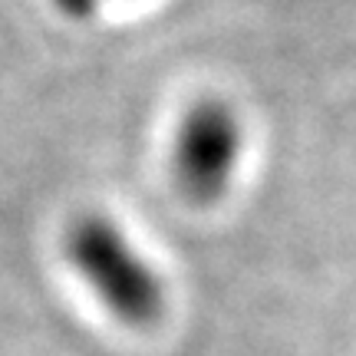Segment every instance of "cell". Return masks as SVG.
I'll use <instances>...</instances> for the list:
<instances>
[{
	"label": "cell",
	"mask_w": 356,
	"mask_h": 356,
	"mask_svg": "<svg viewBox=\"0 0 356 356\" xmlns=\"http://www.w3.org/2000/svg\"><path fill=\"white\" fill-rule=\"evenodd\" d=\"M66 261L115 320L149 327L162 317L165 284L113 218H76L66 231Z\"/></svg>",
	"instance_id": "6da1fadb"
},
{
	"label": "cell",
	"mask_w": 356,
	"mask_h": 356,
	"mask_svg": "<svg viewBox=\"0 0 356 356\" xmlns=\"http://www.w3.org/2000/svg\"><path fill=\"white\" fill-rule=\"evenodd\" d=\"M244 126L221 99H202L188 109L175 136V181L191 202H215L228 191L241 165Z\"/></svg>",
	"instance_id": "7a4b0ae2"
},
{
	"label": "cell",
	"mask_w": 356,
	"mask_h": 356,
	"mask_svg": "<svg viewBox=\"0 0 356 356\" xmlns=\"http://www.w3.org/2000/svg\"><path fill=\"white\" fill-rule=\"evenodd\" d=\"M96 3L99 0H56V7L66 13V17H89V13L96 10Z\"/></svg>",
	"instance_id": "3957f363"
}]
</instances>
